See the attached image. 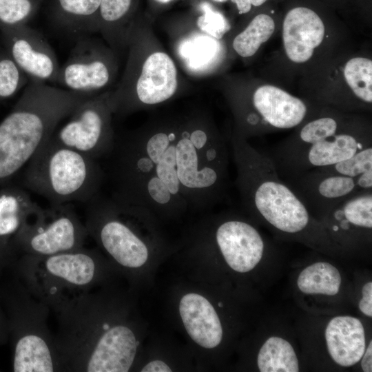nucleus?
Masks as SVG:
<instances>
[{"label":"nucleus","mask_w":372,"mask_h":372,"mask_svg":"<svg viewBox=\"0 0 372 372\" xmlns=\"http://www.w3.org/2000/svg\"><path fill=\"white\" fill-rule=\"evenodd\" d=\"M156 1H157L158 2L164 3L169 2V1H170L171 0H156Z\"/></svg>","instance_id":"obj_37"},{"label":"nucleus","mask_w":372,"mask_h":372,"mask_svg":"<svg viewBox=\"0 0 372 372\" xmlns=\"http://www.w3.org/2000/svg\"><path fill=\"white\" fill-rule=\"evenodd\" d=\"M344 76L353 95L364 104L372 102V61L364 57L348 61Z\"/></svg>","instance_id":"obj_26"},{"label":"nucleus","mask_w":372,"mask_h":372,"mask_svg":"<svg viewBox=\"0 0 372 372\" xmlns=\"http://www.w3.org/2000/svg\"><path fill=\"white\" fill-rule=\"evenodd\" d=\"M23 183L52 205L87 203L99 194L104 174L97 160L51 136L23 168Z\"/></svg>","instance_id":"obj_6"},{"label":"nucleus","mask_w":372,"mask_h":372,"mask_svg":"<svg viewBox=\"0 0 372 372\" xmlns=\"http://www.w3.org/2000/svg\"><path fill=\"white\" fill-rule=\"evenodd\" d=\"M179 311L187 333L196 343L206 349L220 343L223 329L220 319L205 297L195 293L185 295Z\"/></svg>","instance_id":"obj_18"},{"label":"nucleus","mask_w":372,"mask_h":372,"mask_svg":"<svg viewBox=\"0 0 372 372\" xmlns=\"http://www.w3.org/2000/svg\"><path fill=\"white\" fill-rule=\"evenodd\" d=\"M229 147L204 127H169L115 140L112 198L149 212L176 214L220 203L229 180Z\"/></svg>","instance_id":"obj_1"},{"label":"nucleus","mask_w":372,"mask_h":372,"mask_svg":"<svg viewBox=\"0 0 372 372\" xmlns=\"http://www.w3.org/2000/svg\"><path fill=\"white\" fill-rule=\"evenodd\" d=\"M322 167L331 172L352 178L372 172V145L357 152L348 158Z\"/></svg>","instance_id":"obj_30"},{"label":"nucleus","mask_w":372,"mask_h":372,"mask_svg":"<svg viewBox=\"0 0 372 372\" xmlns=\"http://www.w3.org/2000/svg\"><path fill=\"white\" fill-rule=\"evenodd\" d=\"M201 9L203 14L197 19L198 27L209 36L221 39L230 28L225 17L206 2L201 4Z\"/></svg>","instance_id":"obj_31"},{"label":"nucleus","mask_w":372,"mask_h":372,"mask_svg":"<svg viewBox=\"0 0 372 372\" xmlns=\"http://www.w3.org/2000/svg\"><path fill=\"white\" fill-rule=\"evenodd\" d=\"M6 50L29 81L56 84L60 65L45 38L28 24L1 30Z\"/></svg>","instance_id":"obj_13"},{"label":"nucleus","mask_w":372,"mask_h":372,"mask_svg":"<svg viewBox=\"0 0 372 372\" xmlns=\"http://www.w3.org/2000/svg\"><path fill=\"white\" fill-rule=\"evenodd\" d=\"M0 300L8 320L12 371H60L48 326L50 308L13 274L0 286Z\"/></svg>","instance_id":"obj_5"},{"label":"nucleus","mask_w":372,"mask_h":372,"mask_svg":"<svg viewBox=\"0 0 372 372\" xmlns=\"http://www.w3.org/2000/svg\"><path fill=\"white\" fill-rule=\"evenodd\" d=\"M341 282L340 273L333 265L318 262L300 272L297 285L304 293L334 296L338 293Z\"/></svg>","instance_id":"obj_22"},{"label":"nucleus","mask_w":372,"mask_h":372,"mask_svg":"<svg viewBox=\"0 0 372 372\" xmlns=\"http://www.w3.org/2000/svg\"><path fill=\"white\" fill-rule=\"evenodd\" d=\"M361 366L364 372L372 371V342H370L367 349L362 357Z\"/></svg>","instance_id":"obj_36"},{"label":"nucleus","mask_w":372,"mask_h":372,"mask_svg":"<svg viewBox=\"0 0 372 372\" xmlns=\"http://www.w3.org/2000/svg\"><path fill=\"white\" fill-rule=\"evenodd\" d=\"M234 3L240 14H245L250 11L251 6H260L267 0H231Z\"/></svg>","instance_id":"obj_34"},{"label":"nucleus","mask_w":372,"mask_h":372,"mask_svg":"<svg viewBox=\"0 0 372 372\" xmlns=\"http://www.w3.org/2000/svg\"><path fill=\"white\" fill-rule=\"evenodd\" d=\"M179 54L188 68L202 71L211 65L219 52V44L208 35L196 34L181 42Z\"/></svg>","instance_id":"obj_24"},{"label":"nucleus","mask_w":372,"mask_h":372,"mask_svg":"<svg viewBox=\"0 0 372 372\" xmlns=\"http://www.w3.org/2000/svg\"><path fill=\"white\" fill-rule=\"evenodd\" d=\"M85 225L106 253L122 267L136 269L148 258L146 243L121 219L120 205L112 197L99 194L87 202Z\"/></svg>","instance_id":"obj_9"},{"label":"nucleus","mask_w":372,"mask_h":372,"mask_svg":"<svg viewBox=\"0 0 372 372\" xmlns=\"http://www.w3.org/2000/svg\"><path fill=\"white\" fill-rule=\"evenodd\" d=\"M300 125L269 155L283 180L335 164L372 145L369 127L338 116L324 114Z\"/></svg>","instance_id":"obj_4"},{"label":"nucleus","mask_w":372,"mask_h":372,"mask_svg":"<svg viewBox=\"0 0 372 372\" xmlns=\"http://www.w3.org/2000/svg\"><path fill=\"white\" fill-rule=\"evenodd\" d=\"M75 41L68 59L59 68L55 85L73 92L94 95L111 80L109 56L89 35Z\"/></svg>","instance_id":"obj_12"},{"label":"nucleus","mask_w":372,"mask_h":372,"mask_svg":"<svg viewBox=\"0 0 372 372\" xmlns=\"http://www.w3.org/2000/svg\"><path fill=\"white\" fill-rule=\"evenodd\" d=\"M47 1L53 25L75 40L99 30L101 0Z\"/></svg>","instance_id":"obj_19"},{"label":"nucleus","mask_w":372,"mask_h":372,"mask_svg":"<svg viewBox=\"0 0 372 372\" xmlns=\"http://www.w3.org/2000/svg\"><path fill=\"white\" fill-rule=\"evenodd\" d=\"M300 197L309 211L324 216L347 198L364 192L360 176L352 178L318 167L284 180Z\"/></svg>","instance_id":"obj_14"},{"label":"nucleus","mask_w":372,"mask_h":372,"mask_svg":"<svg viewBox=\"0 0 372 372\" xmlns=\"http://www.w3.org/2000/svg\"><path fill=\"white\" fill-rule=\"evenodd\" d=\"M133 0H101L99 8V30L108 34L115 32L132 11Z\"/></svg>","instance_id":"obj_29"},{"label":"nucleus","mask_w":372,"mask_h":372,"mask_svg":"<svg viewBox=\"0 0 372 372\" xmlns=\"http://www.w3.org/2000/svg\"><path fill=\"white\" fill-rule=\"evenodd\" d=\"M261 372H297L298 360L291 344L276 336L268 338L260 348L257 358Z\"/></svg>","instance_id":"obj_23"},{"label":"nucleus","mask_w":372,"mask_h":372,"mask_svg":"<svg viewBox=\"0 0 372 372\" xmlns=\"http://www.w3.org/2000/svg\"><path fill=\"white\" fill-rule=\"evenodd\" d=\"M362 297L359 302V309L364 315L372 316V282H366L362 289Z\"/></svg>","instance_id":"obj_32"},{"label":"nucleus","mask_w":372,"mask_h":372,"mask_svg":"<svg viewBox=\"0 0 372 372\" xmlns=\"http://www.w3.org/2000/svg\"><path fill=\"white\" fill-rule=\"evenodd\" d=\"M274 30L273 19L267 14H260L234 38L233 48L242 57L251 56L271 37Z\"/></svg>","instance_id":"obj_25"},{"label":"nucleus","mask_w":372,"mask_h":372,"mask_svg":"<svg viewBox=\"0 0 372 372\" xmlns=\"http://www.w3.org/2000/svg\"><path fill=\"white\" fill-rule=\"evenodd\" d=\"M45 0H0V30L28 24Z\"/></svg>","instance_id":"obj_27"},{"label":"nucleus","mask_w":372,"mask_h":372,"mask_svg":"<svg viewBox=\"0 0 372 372\" xmlns=\"http://www.w3.org/2000/svg\"><path fill=\"white\" fill-rule=\"evenodd\" d=\"M335 235H348L371 231L372 228V190L359 192L341 202L323 217Z\"/></svg>","instance_id":"obj_21"},{"label":"nucleus","mask_w":372,"mask_h":372,"mask_svg":"<svg viewBox=\"0 0 372 372\" xmlns=\"http://www.w3.org/2000/svg\"><path fill=\"white\" fill-rule=\"evenodd\" d=\"M251 108L243 118L245 128L240 134L245 138L267 130L298 127L308 114V107L303 101L269 85L256 90L251 99Z\"/></svg>","instance_id":"obj_11"},{"label":"nucleus","mask_w":372,"mask_h":372,"mask_svg":"<svg viewBox=\"0 0 372 372\" xmlns=\"http://www.w3.org/2000/svg\"><path fill=\"white\" fill-rule=\"evenodd\" d=\"M94 251L79 249L50 256L20 255L10 268L30 293L50 310L91 290L99 276Z\"/></svg>","instance_id":"obj_7"},{"label":"nucleus","mask_w":372,"mask_h":372,"mask_svg":"<svg viewBox=\"0 0 372 372\" xmlns=\"http://www.w3.org/2000/svg\"><path fill=\"white\" fill-rule=\"evenodd\" d=\"M329 353L338 364L351 366L358 363L365 351V334L362 324L352 316H337L325 329Z\"/></svg>","instance_id":"obj_20"},{"label":"nucleus","mask_w":372,"mask_h":372,"mask_svg":"<svg viewBox=\"0 0 372 372\" xmlns=\"http://www.w3.org/2000/svg\"><path fill=\"white\" fill-rule=\"evenodd\" d=\"M229 147L241 204L282 234L294 236L309 229L316 220L298 194L279 176L269 156L239 134L232 136Z\"/></svg>","instance_id":"obj_3"},{"label":"nucleus","mask_w":372,"mask_h":372,"mask_svg":"<svg viewBox=\"0 0 372 372\" xmlns=\"http://www.w3.org/2000/svg\"><path fill=\"white\" fill-rule=\"evenodd\" d=\"M9 340V329L6 312L0 300V345Z\"/></svg>","instance_id":"obj_33"},{"label":"nucleus","mask_w":372,"mask_h":372,"mask_svg":"<svg viewBox=\"0 0 372 372\" xmlns=\"http://www.w3.org/2000/svg\"><path fill=\"white\" fill-rule=\"evenodd\" d=\"M218 306H220V307H222V306H223L222 304H221V302H220V303L218 304Z\"/></svg>","instance_id":"obj_39"},{"label":"nucleus","mask_w":372,"mask_h":372,"mask_svg":"<svg viewBox=\"0 0 372 372\" xmlns=\"http://www.w3.org/2000/svg\"><path fill=\"white\" fill-rule=\"evenodd\" d=\"M142 372H171L172 369L161 360H154L147 364L142 369Z\"/></svg>","instance_id":"obj_35"},{"label":"nucleus","mask_w":372,"mask_h":372,"mask_svg":"<svg viewBox=\"0 0 372 372\" xmlns=\"http://www.w3.org/2000/svg\"><path fill=\"white\" fill-rule=\"evenodd\" d=\"M28 82L8 52L0 48V101L12 97Z\"/></svg>","instance_id":"obj_28"},{"label":"nucleus","mask_w":372,"mask_h":372,"mask_svg":"<svg viewBox=\"0 0 372 372\" xmlns=\"http://www.w3.org/2000/svg\"><path fill=\"white\" fill-rule=\"evenodd\" d=\"M85 224L72 207L50 205L40 208L25 222L14 238L19 256H50L79 249L87 237Z\"/></svg>","instance_id":"obj_8"},{"label":"nucleus","mask_w":372,"mask_h":372,"mask_svg":"<svg viewBox=\"0 0 372 372\" xmlns=\"http://www.w3.org/2000/svg\"><path fill=\"white\" fill-rule=\"evenodd\" d=\"M110 98L92 96L68 116V121L52 136L60 144L94 159L110 155L115 138L110 125Z\"/></svg>","instance_id":"obj_10"},{"label":"nucleus","mask_w":372,"mask_h":372,"mask_svg":"<svg viewBox=\"0 0 372 372\" xmlns=\"http://www.w3.org/2000/svg\"><path fill=\"white\" fill-rule=\"evenodd\" d=\"M92 96L29 81L0 123V185L23 169L60 122Z\"/></svg>","instance_id":"obj_2"},{"label":"nucleus","mask_w":372,"mask_h":372,"mask_svg":"<svg viewBox=\"0 0 372 372\" xmlns=\"http://www.w3.org/2000/svg\"><path fill=\"white\" fill-rule=\"evenodd\" d=\"M324 32L322 19L312 10L297 7L289 10L282 25L284 48L288 58L298 63L309 60L323 41Z\"/></svg>","instance_id":"obj_16"},{"label":"nucleus","mask_w":372,"mask_h":372,"mask_svg":"<svg viewBox=\"0 0 372 372\" xmlns=\"http://www.w3.org/2000/svg\"><path fill=\"white\" fill-rule=\"evenodd\" d=\"M214 238L225 260L236 271L252 270L263 256L265 245L262 236L242 219L224 220L218 225Z\"/></svg>","instance_id":"obj_15"},{"label":"nucleus","mask_w":372,"mask_h":372,"mask_svg":"<svg viewBox=\"0 0 372 372\" xmlns=\"http://www.w3.org/2000/svg\"><path fill=\"white\" fill-rule=\"evenodd\" d=\"M177 89V73L172 59L165 53L150 54L143 63L135 87L136 98L153 105L169 99Z\"/></svg>","instance_id":"obj_17"},{"label":"nucleus","mask_w":372,"mask_h":372,"mask_svg":"<svg viewBox=\"0 0 372 372\" xmlns=\"http://www.w3.org/2000/svg\"><path fill=\"white\" fill-rule=\"evenodd\" d=\"M212 1H216V2H218V3H223V2L226 1L227 0H212Z\"/></svg>","instance_id":"obj_38"}]
</instances>
